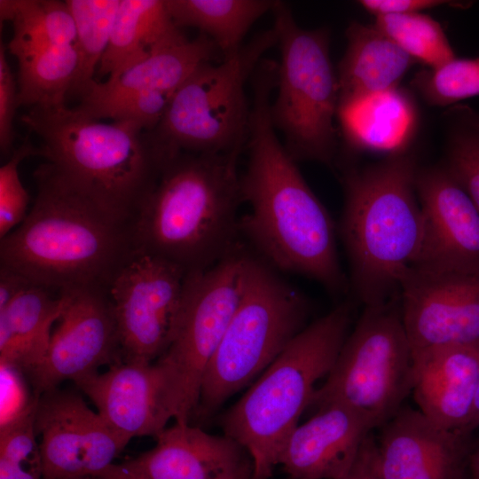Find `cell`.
Returning a JSON list of instances; mask_svg holds the SVG:
<instances>
[{
    "label": "cell",
    "instance_id": "43",
    "mask_svg": "<svg viewBox=\"0 0 479 479\" xmlns=\"http://www.w3.org/2000/svg\"><path fill=\"white\" fill-rule=\"evenodd\" d=\"M74 479H106V478L99 475H97L82 476V477H78V478H74Z\"/></svg>",
    "mask_w": 479,
    "mask_h": 479
},
{
    "label": "cell",
    "instance_id": "37",
    "mask_svg": "<svg viewBox=\"0 0 479 479\" xmlns=\"http://www.w3.org/2000/svg\"><path fill=\"white\" fill-rule=\"evenodd\" d=\"M0 380L1 430L34 414L40 395L35 393L24 372L12 365L1 361Z\"/></svg>",
    "mask_w": 479,
    "mask_h": 479
},
{
    "label": "cell",
    "instance_id": "4",
    "mask_svg": "<svg viewBox=\"0 0 479 479\" xmlns=\"http://www.w3.org/2000/svg\"><path fill=\"white\" fill-rule=\"evenodd\" d=\"M418 166L404 151L343 174L339 232L349 258L350 284L365 306L399 294L422 240L415 179Z\"/></svg>",
    "mask_w": 479,
    "mask_h": 479
},
{
    "label": "cell",
    "instance_id": "35",
    "mask_svg": "<svg viewBox=\"0 0 479 479\" xmlns=\"http://www.w3.org/2000/svg\"><path fill=\"white\" fill-rule=\"evenodd\" d=\"M35 416L0 430V479H43Z\"/></svg>",
    "mask_w": 479,
    "mask_h": 479
},
{
    "label": "cell",
    "instance_id": "2",
    "mask_svg": "<svg viewBox=\"0 0 479 479\" xmlns=\"http://www.w3.org/2000/svg\"><path fill=\"white\" fill-rule=\"evenodd\" d=\"M27 216L1 239L0 267L59 294L110 291L137 255L135 224L125 221L44 162Z\"/></svg>",
    "mask_w": 479,
    "mask_h": 479
},
{
    "label": "cell",
    "instance_id": "31",
    "mask_svg": "<svg viewBox=\"0 0 479 479\" xmlns=\"http://www.w3.org/2000/svg\"><path fill=\"white\" fill-rule=\"evenodd\" d=\"M373 25L416 62L428 68L456 58L441 24L428 14L379 15Z\"/></svg>",
    "mask_w": 479,
    "mask_h": 479
},
{
    "label": "cell",
    "instance_id": "36",
    "mask_svg": "<svg viewBox=\"0 0 479 479\" xmlns=\"http://www.w3.org/2000/svg\"><path fill=\"white\" fill-rule=\"evenodd\" d=\"M37 153V146L26 140L0 168L1 239L20 224L28 213L29 195L20 180L19 166L23 160Z\"/></svg>",
    "mask_w": 479,
    "mask_h": 479
},
{
    "label": "cell",
    "instance_id": "23",
    "mask_svg": "<svg viewBox=\"0 0 479 479\" xmlns=\"http://www.w3.org/2000/svg\"><path fill=\"white\" fill-rule=\"evenodd\" d=\"M337 67L339 102L397 88L416 61L374 25L352 22Z\"/></svg>",
    "mask_w": 479,
    "mask_h": 479
},
{
    "label": "cell",
    "instance_id": "33",
    "mask_svg": "<svg viewBox=\"0 0 479 479\" xmlns=\"http://www.w3.org/2000/svg\"><path fill=\"white\" fill-rule=\"evenodd\" d=\"M411 85L422 98L435 106H454L479 96V58L459 59L415 74Z\"/></svg>",
    "mask_w": 479,
    "mask_h": 479
},
{
    "label": "cell",
    "instance_id": "18",
    "mask_svg": "<svg viewBox=\"0 0 479 479\" xmlns=\"http://www.w3.org/2000/svg\"><path fill=\"white\" fill-rule=\"evenodd\" d=\"M377 440L386 479H467L472 434L444 428L419 409L402 406Z\"/></svg>",
    "mask_w": 479,
    "mask_h": 479
},
{
    "label": "cell",
    "instance_id": "3",
    "mask_svg": "<svg viewBox=\"0 0 479 479\" xmlns=\"http://www.w3.org/2000/svg\"><path fill=\"white\" fill-rule=\"evenodd\" d=\"M241 150L180 153L166 162L135 224L138 254L193 273L212 267L238 246Z\"/></svg>",
    "mask_w": 479,
    "mask_h": 479
},
{
    "label": "cell",
    "instance_id": "19",
    "mask_svg": "<svg viewBox=\"0 0 479 479\" xmlns=\"http://www.w3.org/2000/svg\"><path fill=\"white\" fill-rule=\"evenodd\" d=\"M373 430L369 420L354 409L341 404L326 405L291 432L279 466L292 479H340Z\"/></svg>",
    "mask_w": 479,
    "mask_h": 479
},
{
    "label": "cell",
    "instance_id": "1",
    "mask_svg": "<svg viewBox=\"0 0 479 479\" xmlns=\"http://www.w3.org/2000/svg\"><path fill=\"white\" fill-rule=\"evenodd\" d=\"M277 70V62L263 59L251 76L248 161L240 176L242 201L250 210L240 218V232L273 269L306 276L340 293L346 279L337 255L336 226L271 121Z\"/></svg>",
    "mask_w": 479,
    "mask_h": 479
},
{
    "label": "cell",
    "instance_id": "40",
    "mask_svg": "<svg viewBox=\"0 0 479 479\" xmlns=\"http://www.w3.org/2000/svg\"><path fill=\"white\" fill-rule=\"evenodd\" d=\"M340 479H386L381 465L377 441L372 432L364 440L348 473Z\"/></svg>",
    "mask_w": 479,
    "mask_h": 479
},
{
    "label": "cell",
    "instance_id": "13",
    "mask_svg": "<svg viewBox=\"0 0 479 479\" xmlns=\"http://www.w3.org/2000/svg\"><path fill=\"white\" fill-rule=\"evenodd\" d=\"M65 305L42 363L27 378L38 395L65 381L76 383L122 360L117 321L109 291L62 293Z\"/></svg>",
    "mask_w": 479,
    "mask_h": 479
},
{
    "label": "cell",
    "instance_id": "12",
    "mask_svg": "<svg viewBox=\"0 0 479 479\" xmlns=\"http://www.w3.org/2000/svg\"><path fill=\"white\" fill-rule=\"evenodd\" d=\"M190 273L161 258L138 254L109 294L122 360L153 363L168 348L183 309Z\"/></svg>",
    "mask_w": 479,
    "mask_h": 479
},
{
    "label": "cell",
    "instance_id": "27",
    "mask_svg": "<svg viewBox=\"0 0 479 479\" xmlns=\"http://www.w3.org/2000/svg\"><path fill=\"white\" fill-rule=\"evenodd\" d=\"M166 4L178 27L199 29L224 59L242 47L247 31L272 10L275 0H166Z\"/></svg>",
    "mask_w": 479,
    "mask_h": 479
},
{
    "label": "cell",
    "instance_id": "11",
    "mask_svg": "<svg viewBox=\"0 0 479 479\" xmlns=\"http://www.w3.org/2000/svg\"><path fill=\"white\" fill-rule=\"evenodd\" d=\"M413 357L403 324L399 295L365 306L310 406L347 405L381 427L412 391Z\"/></svg>",
    "mask_w": 479,
    "mask_h": 479
},
{
    "label": "cell",
    "instance_id": "26",
    "mask_svg": "<svg viewBox=\"0 0 479 479\" xmlns=\"http://www.w3.org/2000/svg\"><path fill=\"white\" fill-rule=\"evenodd\" d=\"M185 34L173 21L166 0H121L99 76L117 77L158 48Z\"/></svg>",
    "mask_w": 479,
    "mask_h": 479
},
{
    "label": "cell",
    "instance_id": "6",
    "mask_svg": "<svg viewBox=\"0 0 479 479\" xmlns=\"http://www.w3.org/2000/svg\"><path fill=\"white\" fill-rule=\"evenodd\" d=\"M352 305L344 302L306 326L224 413L225 436L243 446L252 479H269L283 445L310 406L317 382L331 372L349 334Z\"/></svg>",
    "mask_w": 479,
    "mask_h": 479
},
{
    "label": "cell",
    "instance_id": "38",
    "mask_svg": "<svg viewBox=\"0 0 479 479\" xmlns=\"http://www.w3.org/2000/svg\"><path fill=\"white\" fill-rule=\"evenodd\" d=\"M19 107L18 85L6 59V47H0V146L6 153L14 140L13 120Z\"/></svg>",
    "mask_w": 479,
    "mask_h": 479
},
{
    "label": "cell",
    "instance_id": "5",
    "mask_svg": "<svg viewBox=\"0 0 479 479\" xmlns=\"http://www.w3.org/2000/svg\"><path fill=\"white\" fill-rule=\"evenodd\" d=\"M20 121L40 139L37 156L136 224L167 162L149 131L133 122H102L66 105L31 107Z\"/></svg>",
    "mask_w": 479,
    "mask_h": 479
},
{
    "label": "cell",
    "instance_id": "24",
    "mask_svg": "<svg viewBox=\"0 0 479 479\" xmlns=\"http://www.w3.org/2000/svg\"><path fill=\"white\" fill-rule=\"evenodd\" d=\"M221 55L204 34L188 39L185 35L155 50L147 58L106 82L91 81L83 95L114 96L136 91L175 95L185 81L202 64Z\"/></svg>",
    "mask_w": 479,
    "mask_h": 479
},
{
    "label": "cell",
    "instance_id": "42",
    "mask_svg": "<svg viewBox=\"0 0 479 479\" xmlns=\"http://www.w3.org/2000/svg\"><path fill=\"white\" fill-rule=\"evenodd\" d=\"M468 479H479V446L472 451L467 466Z\"/></svg>",
    "mask_w": 479,
    "mask_h": 479
},
{
    "label": "cell",
    "instance_id": "14",
    "mask_svg": "<svg viewBox=\"0 0 479 479\" xmlns=\"http://www.w3.org/2000/svg\"><path fill=\"white\" fill-rule=\"evenodd\" d=\"M35 431L41 438L43 479L97 475L129 443L80 394L59 387L40 395Z\"/></svg>",
    "mask_w": 479,
    "mask_h": 479
},
{
    "label": "cell",
    "instance_id": "20",
    "mask_svg": "<svg viewBox=\"0 0 479 479\" xmlns=\"http://www.w3.org/2000/svg\"><path fill=\"white\" fill-rule=\"evenodd\" d=\"M75 384L108 426L129 442L136 436L156 437L169 422L153 363L121 360Z\"/></svg>",
    "mask_w": 479,
    "mask_h": 479
},
{
    "label": "cell",
    "instance_id": "10",
    "mask_svg": "<svg viewBox=\"0 0 479 479\" xmlns=\"http://www.w3.org/2000/svg\"><path fill=\"white\" fill-rule=\"evenodd\" d=\"M250 253L239 244L212 267L190 273L173 338L153 362L169 420L189 423L206 369L243 294Z\"/></svg>",
    "mask_w": 479,
    "mask_h": 479
},
{
    "label": "cell",
    "instance_id": "9",
    "mask_svg": "<svg viewBox=\"0 0 479 479\" xmlns=\"http://www.w3.org/2000/svg\"><path fill=\"white\" fill-rule=\"evenodd\" d=\"M271 12L280 51L272 123L295 161L330 164L336 146L339 86L329 55V33L302 28L282 1L275 0Z\"/></svg>",
    "mask_w": 479,
    "mask_h": 479
},
{
    "label": "cell",
    "instance_id": "25",
    "mask_svg": "<svg viewBox=\"0 0 479 479\" xmlns=\"http://www.w3.org/2000/svg\"><path fill=\"white\" fill-rule=\"evenodd\" d=\"M337 119L347 143L357 149L403 152L416 112L409 95L397 88L339 102Z\"/></svg>",
    "mask_w": 479,
    "mask_h": 479
},
{
    "label": "cell",
    "instance_id": "29",
    "mask_svg": "<svg viewBox=\"0 0 479 479\" xmlns=\"http://www.w3.org/2000/svg\"><path fill=\"white\" fill-rule=\"evenodd\" d=\"M1 21L13 26L8 49L17 53L51 45H74L76 29L66 1L1 0Z\"/></svg>",
    "mask_w": 479,
    "mask_h": 479
},
{
    "label": "cell",
    "instance_id": "7",
    "mask_svg": "<svg viewBox=\"0 0 479 479\" xmlns=\"http://www.w3.org/2000/svg\"><path fill=\"white\" fill-rule=\"evenodd\" d=\"M309 313L306 298L251 254L242 297L206 369L195 413L212 414L259 376L306 326Z\"/></svg>",
    "mask_w": 479,
    "mask_h": 479
},
{
    "label": "cell",
    "instance_id": "41",
    "mask_svg": "<svg viewBox=\"0 0 479 479\" xmlns=\"http://www.w3.org/2000/svg\"><path fill=\"white\" fill-rule=\"evenodd\" d=\"M479 427V382L475 393L470 415L463 431L472 434Z\"/></svg>",
    "mask_w": 479,
    "mask_h": 479
},
{
    "label": "cell",
    "instance_id": "28",
    "mask_svg": "<svg viewBox=\"0 0 479 479\" xmlns=\"http://www.w3.org/2000/svg\"><path fill=\"white\" fill-rule=\"evenodd\" d=\"M18 60L19 106H64L74 87L79 56L74 45H51L14 55Z\"/></svg>",
    "mask_w": 479,
    "mask_h": 479
},
{
    "label": "cell",
    "instance_id": "8",
    "mask_svg": "<svg viewBox=\"0 0 479 479\" xmlns=\"http://www.w3.org/2000/svg\"><path fill=\"white\" fill-rule=\"evenodd\" d=\"M277 43L271 27L218 64L200 65L177 90L160 123L149 131L161 154L169 160L180 153L212 154L242 149L250 117L245 85L264 52Z\"/></svg>",
    "mask_w": 479,
    "mask_h": 479
},
{
    "label": "cell",
    "instance_id": "17",
    "mask_svg": "<svg viewBox=\"0 0 479 479\" xmlns=\"http://www.w3.org/2000/svg\"><path fill=\"white\" fill-rule=\"evenodd\" d=\"M153 448L98 474L106 479H252L253 463L232 438L175 422Z\"/></svg>",
    "mask_w": 479,
    "mask_h": 479
},
{
    "label": "cell",
    "instance_id": "39",
    "mask_svg": "<svg viewBox=\"0 0 479 479\" xmlns=\"http://www.w3.org/2000/svg\"><path fill=\"white\" fill-rule=\"evenodd\" d=\"M357 3L375 16L421 12L424 10L442 5L454 7H468L469 5L467 2L444 0H361Z\"/></svg>",
    "mask_w": 479,
    "mask_h": 479
},
{
    "label": "cell",
    "instance_id": "15",
    "mask_svg": "<svg viewBox=\"0 0 479 479\" xmlns=\"http://www.w3.org/2000/svg\"><path fill=\"white\" fill-rule=\"evenodd\" d=\"M398 295L412 353L479 342V272L411 267Z\"/></svg>",
    "mask_w": 479,
    "mask_h": 479
},
{
    "label": "cell",
    "instance_id": "30",
    "mask_svg": "<svg viewBox=\"0 0 479 479\" xmlns=\"http://www.w3.org/2000/svg\"><path fill=\"white\" fill-rule=\"evenodd\" d=\"M121 0H66L76 29L79 56L76 79L71 93L81 95L94 80L96 68L109 43Z\"/></svg>",
    "mask_w": 479,
    "mask_h": 479
},
{
    "label": "cell",
    "instance_id": "21",
    "mask_svg": "<svg viewBox=\"0 0 479 479\" xmlns=\"http://www.w3.org/2000/svg\"><path fill=\"white\" fill-rule=\"evenodd\" d=\"M414 400L446 429H464L479 382V342L412 353ZM465 432V431H464Z\"/></svg>",
    "mask_w": 479,
    "mask_h": 479
},
{
    "label": "cell",
    "instance_id": "32",
    "mask_svg": "<svg viewBox=\"0 0 479 479\" xmlns=\"http://www.w3.org/2000/svg\"><path fill=\"white\" fill-rule=\"evenodd\" d=\"M444 165L469 195L479 211V112L455 105L445 113Z\"/></svg>",
    "mask_w": 479,
    "mask_h": 479
},
{
    "label": "cell",
    "instance_id": "22",
    "mask_svg": "<svg viewBox=\"0 0 479 479\" xmlns=\"http://www.w3.org/2000/svg\"><path fill=\"white\" fill-rule=\"evenodd\" d=\"M65 302L63 294L27 283L0 309V361L28 376L45 357Z\"/></svg>",
    "mask_w": 479,
    "mask_h": 479
},
{
    "label": "cell",
    "instance_id": "34",
    "mask_svg": "<svg viewBox=\"0 0 479 479\" xmlns=\"http://www.w3.org/2000/svg\"><path fill=\"white\" fill-rule=\"evenodd\" d=\"M174 95L160 91H136L114 96L83 95L76 106L96 120L111 119L139 124L153 130L161 121Z\"/></svg>",
    "mask_w": 479,
    "mask_h": 479
},
{
    "label": "cell",
    "instance_id": "16",
    "mask_svg": "<svg viewBox=\"0 0 479 479\" xmlns=\"http://www.w3.org/2000/svg\"><path fill=\"white\" fill-rule=\"evenodd\" d=\"M422 240L412 267L479 272V211L444 164L418 169Z\"/></svg>",
    "mask_w": 479,
    "mask_h": 479
}]
</instances>
